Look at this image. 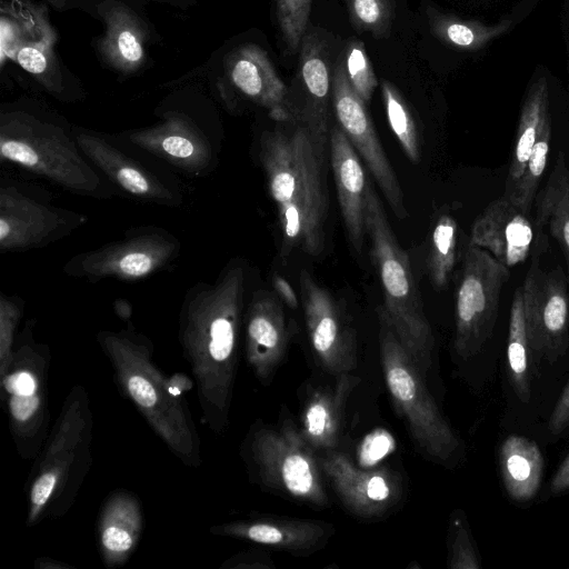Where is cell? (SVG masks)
Listing matches in <instances>:
<instances>
[{
  "instance_id": "cell-1",
  "label": "cell",
  "mask_w": 569,
  "mask_h": 569,
  "mask_svg": "<svg viewBox=\"0 0 569 569\" xmlns=\"http://www.w3.org/2000/svg\"><path fill=\"white\" fill-rule=\"evenodd\" d=\"M264 131L258 158L278 213L280 257L295 250L319 257L329 216V130L296 119Z\"/></svg>"
},
{
  "instance_id": "cell-2",
  "label": "cell",
  "mask_w": 569,
  "mask_h": 569,
  "mask_svg": "<svg viewBox=\"0 0 569 569\" xmlns=\"http://www.w3.org/2000/svg\"><path fill=\"white\" fill-rule=\"evenodd\" d=\"M366 232L383 293L381 307L399 341L426 377L432 362L435 338L408 254L371 183L366 193Z\"/></svg>"
},
{
  "instance_id": "cell-3",
  "label": "cell",
  "mask_w": 569,
  "mask_h": 569,
  "mask_svg": "<svg viewBox=\"0 0 569 569\" xmlns=\"http://www.w3.org/2000/svg\"><path fill=\"white\" fill-rule=\"evenodd\" d=\"M0 157L70 191L84 194L101 191V178L74 137L30 113H1Z\"/></svg>"
},
{
  "instance_id": "cell-4",
  "label": "cell",
  "mask_w": 569,
  "mask_h": 569,
  "mask_svg": "<svg viewBox=\"0 0 569 569\" xmlns=\"http://www.w3.org/2000/svg\"><path fill=\"white\" fill-rule=\"evenodd\" d=\"M380 359L387 388L418 447L431 458L448 461L460 441L429 393L423 376L378 307Z\"/></svg>"
},
{
  "instance_id": "cell-5",
  "label": "cell",
  "mask_w": 569,
  "mask_h": 569,
  "mask_svg": "<svg viewBox=\"0 0 569 569\" xmlns=\"http://www.w3.org/2000/svg\"><path fill=\"white\" fill-rule=\"evenodd\" d=\"M509 268L469 243L456 293L453 347L462 359L476 356L491 337Z\"/></svg>"
},
{
  "instance_id": "cell-6",
  "label": "cell",
  "mask_w": 569,
  "mask_h": 569,
  "mask_svg": "<svg viewBox=\"0 0 569 569\" xmlns=\"http://www.w3.org/2000/svg\"><path fill=\"white\" fill-rule=\"evenodd\" d=\"M178 240L161 229H144L96 250L79 253L64 266L72 277L98 281L143 279L162 269L179 252Z\"/></svg>"
},
{
  "instance_id": "cell-7",
  "label": "cell",
  "mask_w": 569,
  "mask_h": 569,
  "mask_svg": "<svg viewBox=\"0 0 569 569\" xmlns=\"http://www.w3.org/2000/svg\"><path fill=\"white\" fill-rule=\"evenodd\" d=\"M311 449L292 425L262 431L254 445L261 473L270 486L306 503L323 507L328 496Z\"/></svg>"
},
{
  "instance_id": "cell-8",
  "label": "cell",
  "mask_w": 569,
  "mask_h": 569,
  "mask_svg": "<svg viewBox=\"0 0 569 569\" xmlns=\"http://www.w3.org/2000/svg\"><path fill=\"white\" fill-rule=\"evenodd\" d=\"M331 101L338 126L366 162L390 209L398 219H406L408 211L399 180L375 130L367 104L348 81L341 54L332 72Z\"/></svg>"
},
{
  "instance_id": "cell-9",
  "label": "cell",
  "mask_w": 569,
  "mask_h": 569,
  "mask_svg": "<svg viewBox=\"0 0 569 569\" xmlns=\"http://www.w3.org/2000/svg\"><path fill=\"white\" fill-rule=\"evenodd\" d=\"M567 274L560 266L550 271L533 259L521 286L528 345L555 361L569 341V293Z\"/></svg>"
},
{
  "instance_id": "cell-10",
  "label": "cell",
  "mask_w": 569,
  "mask_h": 569,
  "mask_svg": "<svg viewBox=\"0 0 569 569\" xmlns=\"http://www.w3.org/2000/svg\"><path fill=\"white\" fill-rule=\"evenodd\" d=\"M300 292L311 347L331 375L351 373L357 366V342L352 327L329 290L306 270L300 273Z\"/></svg>"
},
{
  "instance_id": "cell-11",
  "label": "cell",
  "mask_w": 569,
  "mask_h": 569,
  "mask_svg": "<svg viewBox=\"0 0 569 569\" xmlns=\"http://www.w3.org/2000/svg\"><path fill=\"white\" fill-rule=\"evenodd\" d=\"M87 220L83 214L39 202L13 186L0 189L2 251H24L47 246Z\"/></svg>"
},
{
  "instance_id": "cell-12",
  "label": "cell",
  "mask_w": 569,
  "mask_h": 569,
  "mask_svg": "<svg viewBox=\"0 0 569 569\" xmlns=\"http://www.w3.org/2000/svg\"><path fill=\"white\" fill-rule=\"evenodd\" d=\"M86 158L127 193L157 204L177 207L182 196L174 183L132 158L108 139L87 131L74 132Z\"/></svg>"
},
{
  "instance_id": "cell-13",
  "label": "cell",
  "mask_w": 569,
  "mask_h": 569,
  "mask_svg": "<svg viewBox=\"0 0 569 569\" xmlns=\"http://www.w3.org/2000/svg\"><path fill=\"white\" fill-rule=\"evenodd\" d=\"M127 140L187 173L203 174L213 166L212 142L181 113H170L161 123L130 131Z\"/></svg>"
},
{
  "instance_id": "cell-14",
  "label": "cell",
  "mask_w": 569,
  "mask_h": 569,
  "mask_svg": "<svg viewBox=\"0 0 569 569\" xmlns=\"http://www.w3.org/2000/svg\"><path fill=\"white\" fill-rule=\"evenodd\" d=\"M318 463L343 506L356 516H381L400 495L398 481L386 469H359L346 455L332 449L327 450Z\"/></svg>"
},
{
  "instance_id": "cell-15",
  "label": "cell",
  "mask_w": 569,
  "mask_h": 569,
  "mask_svg": "<svg viewBox=\"0 0 569 569\" xmlns=\"http://www.w3.org/2000/svg\"><path fill=\"white\" fill-rule=\"evenodd\" d=\"M533 241L529 214L505 196L490 202L471 228L470 243L487 250L509 269L528 258Z\"/></svg>"
},
{
  "instance_id": "cell-16",
  "label": "cell",
  "mask_w": 569,
  "mask_h": 569,
  "mask_svg": "<svg viewBox=\"0 0 569 569\" xmlns=\"http://www.w3.org/2000/svg\"><path fill=\"white\" fill-rule=\"evenodd\" d=\"M226 66L233 87L249 100L268 109L273 120L280 123L296 120L289 90L264 50L252 43L241 46L232 51Z\"/></svg>"
},
{
  "instance_id": "cell-17",
  "label": "cell",
  "mask_w": 569,
  "mask_h": 569,
  "mask_svg": "<svg viewBox=\"0 0 569 569\" xmlns=\"http://www.w3.org/2000/svg\"><path fill=\"white\" fill-rule=\"evenodd\" d=\"M329 158L347 237L360 254L367 236L366 193L370 183L358 152L339 126L329 130Z\"/></svg>"
},
{
  "instance_id": "cell-18",
  "label": "cell",
  "mask_w": 569,
  "mask_h": 569,
  "mask_svg": "<svg viewBox=\"0 0 569 569\" xmlns=\"http://www.w3.org/2000/svg\"><path fill=\"white\" fill-rule=\"evenodd\" d=\"M289 338L280 299L267 290L256 291L248 309L247 339L249 358L261 378L278 367Z\"/></svg>"
},
{
  "instance_id": "cell-19",
  "label": "cell",
  "mask_w": 569,
  "mask_h": 569,
  "mask_svg": "<svg viewBox=\"0 0 569 569\" xmlns=\"http://www.w3.org/2000/svg\"><path fill=\"white\" fill-rule=\"evenodd\" d=\"M106 31L98 42L104 61L122 73H133L144 63L148 29L128 6L107 0L99 6Z\"/></svg>"
},
{
  "instance_id": "cell-20",
  "label": "cell",
  "mask_w": 569,
  "mask_h": 569,
  "mask_svg": "<svg viewBox=\"0 0 569 569\" xmlns=\"http://www.w3.org/2000/svg\"><path fill=\"white\" fill-rule=\"evenodd\" d=\"M236 532L260 545L307 555L325 547L335 529L319 520L276 517L240 525Z\"/></svg>"
},
{
  "instance_id": "cell-21",
  "label": "cell",
  "mask_w": 569,
  "mask_h": 569,
  "mask_svg": "<svg viewBox=\"0 0 569 569\" xmlns=\"http://www.w3.org/2000/svg\"><path fill=\"white\" fill-rule=\"evenodd\" d=\"M328 42L316 31L306 32L300 44L299 78L305 103L297 119L328 127V106L332 93Z\"/></svg>"
},
{
  "instance_id": "cell-22",
  "label": "cell",
  "mask_w": 569,
  "mask_h": 569,
  "mask_svg": "<svg viewBox=\"0 0 569 569\" xmlns=\"http://www.w3.org/2000/svg\"><path fill=\"white\" fill-rule=\"evenodd\" d=\"M336 377L335 386L317 391L305 409L300 432L311 448L330 450L337 445L346 401L359 382L351 373Z\"/></svg>"
},
{
  "instance_id": "cell-23",
  "label": "cell",
  "mask_w": 569,
  "mask_h": 569,
  "mask_svg": "<svg viewBox=\"0 0 569 569\" xmlns=\"http://www.w3.org/2000/svg\"><path fill=\"white\" fill-rule=\"evenodd\" d=\"M546 226L563 252L569 283V169L563 153L558 154L543 189L536 197L535 227Z\"/></svg>"
},
{
  "instance_id": "cell-24",
  "label": "cell",
  "mask_w": 569,
  "mask_h": 569,
  "mask_svg": "<svg viewBox=\"0 0 569 569\" xmlns=\"http://www.w3.org/2000/svg\"><path fill=\"white\" fill-rule=\"evenodd\" d=\"M549 116V91L545 77L532 81L520 110L516 142L506 180L508 196L520 179L543 123Z\"/></svg>"
},
{
  "instance_id": "cell-25",
  "label": "cell",
  "mask_w": 569,
  "mask_h": 569,
  "mask_svg": "<svg viewBox=\"0 0 569 569\" xmlns=\"http://www.w3.org/2000/svg\"><path fill=\"white\" fill-rule=\"evenodd\" d=\"M500 467L509 496L529 500L539 489L543 459L537 443L520 436L508 437L500 449Z\"/></svg>"
},
{
  "instance_id": "cell-26",
  "label": "cell",
  "mask_w": 569,
  "mask_h": 569,
  "mask_svg": "<svg viewBox=\"0 0 569 569\" xmlns=\"http://www.w3.org/2000/svg\"><path fill=\"white\" fill-rule=\"evenodd\" d=\"M427 17L430 31L438 40L447 46L469 51L483 48L512 27L511 20L487 24L442 13L431 7L427 8Z\"/></svg>"
},
{
  "instance_id": "cell-27",
  "label": "cell",
  "mask_w": 569,
  "mask_h": 569,
  "mask_svg": "<svg viewBox=\"0 0 569 569\" xmlns=\"http://www.w3.org/2000/svg\"><path fill=\"white\" fill-rule=\"evenodd\" d=\"M458 224L448 213L438 217L433 224L427 258V270L436 290H443L449 283L456 262Z\"/></svg>"
},
{
  "instance_id": "cell-28",
  "label": "cell",
  "mask_w": 569,
  "mask_h": 569,
  "mask_svg": "<svg viewBox=\"0 0 569 569\" xmlns=\"http://www.w3.org/2000/svg\"><path fill=\"white\" fill-rule=\"evenodd\" d=\"M528 347L522 288L519 287L515 290L511 301L507 358L513 389L517 396L526 402L530 397L528 381Z\"/></svg>"
},
{
  "instance_id": "cell-29",
  "label": "cell",
  "mask_w": 569,
  "mask_h": 569,
  "mask_svg": "<svg viewBox=\"0 0 569 569\" xmlns=\"http://www.w3.org/2000/svg\"><path fill=\"white\" fill-rule=\"evenodd\" d=\"M381 93L390 128L405 154L411 162L421 158L420 139L415 118L398 89L387 80L381 81Z\"/></svg>"
},
{
  "instance_id": "cell-30",
  "label": "cell",
  "mask_w": 569,
  "mask_h": 569,
  "mask_svg": "<svg viewBox=\"0 0 569 569\" xmlns=\"http://www.w3.org/2000/svg\"><path fill=\"white\" fill-rule=\"evenodd\" d=\"M551 140L550 118L543 123L522 174L512 191L505 196L525 213L530 214L538 187L546 170Z\"/></svg>"
},
{
  "instance_id": "cell-31",
  "label": "cell",
  "mask_w": 569,
  "mask_h": 569,
  "mask_svg": "<svg viewBox=\"0 0 569 569\" xmlns=\"http://www.w3.org/2000/svg\"><path fill=\"white\" fill-rule=\"evenodd\" d=\"M53 38L26 40L17 50L13 60L22 69L33 74L47 89L51 91L61 90L60 78L52 51Z\"/></svg>"
},
{
  "instance_id": "cell-32",
  "label": "cell",
  "mask_w": 569,
  "mask_h": 569,
  "mask_svg": "<svg viewBox=\"0 0 569 569\" xmlns=\"http://www.w3.org/2000/svg\"><path fill=\"white\" fill-rule=\"evenodd\" d=\"M347 78L355 92L368 104L378 86L370 59L361 41H350L341 54Z\"/></svg>"
},
{
  "instance_id": "cell-33",
  "label": "cell",
  "mask_w": 569,
  "mask_h": 569,
  "mask_svg": "<svg viewBox=\"0 0 569 569\" xmlns=\"http://www.w3.org/2000/svg\"><path fill=\"white\" fill-rule=\"evenodd\" d=\"M351 21L359 31L385 38L391 29L392 0H348Z\"/></svg>"
},
{
  "instance_id": "cell-34",
  "label": "cell",
  "mask_w": 569,
  "mask_h": 569,
  "mask_svg": "<svg viewBox=\"0 0 569 569\" xmlns=\"http://www.w3.org/2000/svg\"><path fill=\"white\" fill-rule=\"evenodd\" d=\"M312 0H276L279 29L289 53H295L307 31Z\"/></svg>"
},
{
  "instance_id": "cell-35",
  "label": "cell",
  "mask_w": 569,
  "mask_h": 569,
  "mask_svg": "<svg viewBox=\"0 0 569 569\" xmlns=\"http://www.w3.org/2000/svg\"><path fill=\"white\" fill-rule=\"evenodd\" d=\"M6 388L11 393L10 408L13 417L20 421L30 418L39 405L34 377L27 371L16 372L6 380Z\"/></svg>"
},
{
  "instance_id": "cell-36",
  "label": "cell",
  "mask_w": 569,
  "mask_h": 569,
  "mask_svg": "<svg viewBox=\"0 0 569 569\" xmlns=\"http://www.w3.org/2000/svg\"><path fill=\"white\" fill-rule=\"evenodd\" d=\"M449 567L451 569H478L480 567L465 520L456 517L450 529Z\"/></svg>"
},
{
  "instance_id": "cell-37",
  "label": "cell",
  "mask_w": 569,
  "mask_h": 569,
  "mask_svg": "<svg viewBox=\"0 0 569 569\" xmlns=\"http://www.w3.org/2000/svg\"><path fill=\"white\" fill-rule=\"evenodd\" d=\"M27 30L19 22L9 17H1L0 21V44L1 62L6 57L11 59L23 41L27 40Z\"/></svg>"
},
{
  "instance_id": "cell-38",
  "label": "cell",
  "mask_w": 569,
  "mask_h": 569,
  "mask_svg": "<svg viewBox=\"0 0 569 569\" xmlns=\"http://www.w3.org/2000/svg\"><path fill=\"white\" fill-rule=\"evenodd\" d=\"M128 389L132 398L143 408H151L157 401L152 385L141 376H132L128 380Z\"/></svg>"
},
{
  "instance_id": "cell-39",
  "label": "cell",
  "mask_w": 569,
  "mask_h": 569,
  "mask_svg": "<svg viewBox=\"0 0 569 569\" xmlns=\"http://www.w3.org/2000/svg\"><path fill=\"white\" fill-rule=\"evenodd\" d=\"M548 427L552 435H559L569 427V381L555 406Z\"/></svg>"
},
{
  "instance_id": "cell-40",
  "label": "cell",
  "mask_w": 569,
  "mask_h": 569,
  "mask_svg": "<svg viewBox=\"0 0 569 569\" xmlns=\"http://www.w3.org/2000/svg\"><path fill=\"white\" fill-rule=\"evenodd\" d=\"M102 542L110 551L122 552L132 547V538L128 531L119 527H108L102 533Z\"/></svg>"
},
{
  "instance_id": "cell-41",
  "label": "cell",
  "mask_w": 569,
  "mask_h": 569,
  "mask_svg": "<svg viewBox=\"0 0 569 569\" xmlns=\"http://www.w3.org/2000/svg\"><path fill=\"white\" fill-rule=\"evenodd\" d=\"M56 481L57 478L53 472H46L37 479L31 490V501L34 506L39 507L48 500Z\"/></svg>"
},
{
  "instance_id": "cell-42",
  "label": "cell",
  "mask_w": 569,
  "mask_h": 569,
  "mask_svg": "<svg viewBox=\"0 0 569 569\" xmlns=\"http://www.w3.org/2000/svg\"><path fill=\"white\" fill-rule=\"evenodd\" d=\"M272 287L276 296L290 309H297L298 297L290 282L280 274L272 278Z\"/></svg>"
},
{
  "instance_id": "cell-43",
  "label": "cell",
  "mask_w": 569,
  "mask_h": 569,
  "mask_svg": "<svg viewBox=\"0 0 569 569\" xmlns=\"http://www.w3.org/2000/svg\"><path fill=\"white\" fill-rule=\"evenodd\" d=\"M569 488V455L566 457L557 473L555 475L551 489L555 492L563 491Z\"/></svg>"
}]
</instances>
